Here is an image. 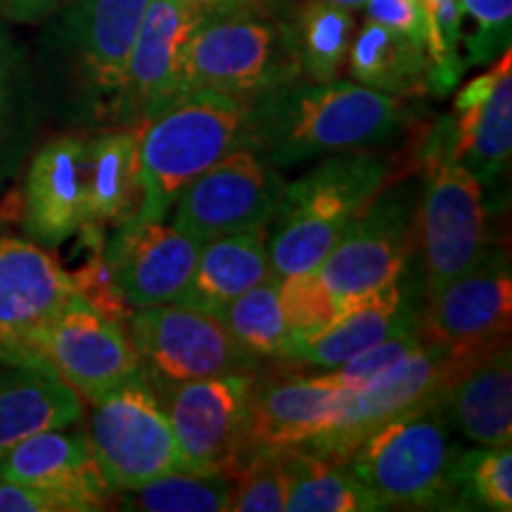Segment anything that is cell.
I'll use <instances>...</instances> for the list:
<instances>
[{"label":"cell","mask_w":512,"mask_h":512,"mask_svg":"<svg viewBox=\"0 0 512 512\" xmlns=\"http://www.w3.org/2000/svg\"><path fill=\"white\" fill-rule=\"evenodd\" d=\"M43 114L27 53L0 27V192L15 181L34 152Z\"/></svg>","instance_id":"29"},{"label":"cell","mask_w":512,"mask_h":512,"mask_svg":"<svg viewBox=\"0 0 512 512\" xmlns=\"http://www.w3.org/2000/svg\"><path fill=\"white\" fill-rule=\"evenodd\" d=\"M460 57L465 72L486 67L510 48L512 0H458Z\"/></svg>","instance_id":"36"},{"label":"cell","mask_w":512,"mask_h":512,"mask_svg":"<svg viewBox=\"0 0 512 512\" xmlns=\"http://www.w3.org/2000/svg\"><path fill=\"white\" fill-rule=\"evenodd\" d=\"M128 323L140 373L150 382L256 373L264 363L209 311L176 302L157 304L133 309Z\"/></svg>","instance_id":"9"},{"label":"cell","mask_w":512,"mask_h":512,"mask_svg":"<svg viewBox=\"0 0 512 512\" xmlns=\"http://www.w3.org/2000/svg\"><path fill=\"white\" fill-rule=\"evenodd\" d=\"M202 10L188 0H150L133 41L117 126H143L188 93L185 53Z\"/></svg>","instance_id":"16"},{"label":"cell","mask_w":512,"mask_h":512,"mask_svg":"<svg viewBox=\"0 0 512 512\" xmlns=\"http://www.w3.org/2000/svg\"><path fill=\"white\" fill-rule=\"evenodd\" d=\"M268 275H273L268 256V226L233 230L200 242L190 283L181 302L176 304L214 313Z\"/></svg>","instance_id":"26"},{"label":"cell","mask_w":512,"mask_h":512,"mask_svg":"<svg viewBox=\"0 0 512 512\" xmlns=\"http://www.w3.org/2000/svg\"><path fill=\"white\" fill-rule=\"evenodd\" d=\"M140 126L98 128L86 136L88 223L117 228L143 207L138 159Z\"/></svg>","instance_id":"27"},{"label":"cell","mask_w":512,"mask_h":512,"mask_svg":"<svg viewBox=\"0 0 512 512\" xmlns=\"http://www.w3.org/2000/svg\"><path fill=\"white\" fill-rule=\"evenodd\" d=\"M425 12V48L434 72V95H446L465 74L460 57V3L458 0H420Z\"/></svg>","instance_id":"39"},{"label":"cell","mask_w":512,"mask_h":512,"mask_svg":"<svg viewBox=\"0 0 512 512\" xmlns=\"http://www.w3.org/2000/svg\"><path fill=\"white\" fill-rule=\"evenodd\" d=\"M233 512H283L287 503V472L280 451H252L230 475Z\"/></svg>","instance_id":"37"},{"label":"cell","mask_w":512,"mask_h":512,"mask_svg":"<svg viewBox=\"0 0 512 512\" xmlns=\"http://www.w3.org/2000/svg\"><path fill=\"white\" fill-rule=\"evenodd\" d=\"M86 437L114 494L185 470L171 422L143 373L91 401Z\"/></svg>","instance_id":"8"},{"label":"cell","mask_w":512,"mask_h":512,"mask_svg":"<svg viewBox=\"0 0 512 512\" xmlns=\"http://www.w3.org/2000/svg\"><path fill=\"white\" fill-rule=\"evenodd\" d=\"M415 207L418 185L403 181L387 183L358 211L318 266L335 297H366L401 278L415 249Z\"/></svg>","instance_id":"12"},{"label":"cell","mask_w":512,"mask_h":512,"mask_svg":"<svg viewBox=\"0 0 512 512\" xmlns=\"http://www.w3.org/2000/svg\"><path fill=\"white\" fill-rule=\"evenodd\" d=\"M356 36L354 12L325 0H306L292 10V38L299 69L309 81H335L347 69Z\"/></svg>","instance_id":"31"},{"label":"cell","mask_w":512,"mask_h":512,"mask_svg":"<svg viewBox=\"0 0 512 512\" xmlns=\"http://www.w3.org/2000/svg\"><path fill=\"white\" fill-rule=\"evenodd\" d=\"M280 309L294 347L328 330L344 316L347 306L328 290L318 271H304L280 278Z\"/></svg>","instance_id":"35"},{"label":"cell","mask_w":512,"mask_h":512,"mask_svg":"<svg viewBox=\"0 0 512 512\" xmlns=\"http://www.w3.org/2000/svg\"><path fill=\"white\" fill-rule=\"evenodd\" d=\"M408 100L358 81L294 79L249 105V143L275 169L392 143L413 124Z\"/></svg>","instance_id":"2"},{"label":"cell","mask_w":512,"mask_h":512,"mask_svg":"<svg viewBox=\"0 0 512 512\" xmlns=\"http://www.w3.org/2000/svg\"><path fill=\"white\" fill-rule=\"evenodd\" d=\"M247 351L261 361H287L292 337L280 309V278L268 275L259 285L249 287L233 302L214 311Z\"/></svg>","instance_id":"32"},{"label":"cell","mask_w":512,"mask_h":512,"mask_svg":"<svg viewBox=\"0 0 512 512\" xmlns=\"http://www.w3.org/2000/svg\"><path fill=\"white\" fill-rule=\"evenodd\" d=\"M86 136V131L60 133L29 155L22 226L36 245L60 247L88 223Z\"/></svg>","instance_id":"18"},{"label":"cell","mask_w":512,"mask_h":512,"mask_svg":"<svg viewBox=\"0 0 512 512\" xmlns=\"http://www.w3.org/2000/svg\"><path fill=\"white\" fill-rule=\"evenodd\" d=\"M425 294L408 290V273L382 290L358 299H344V316L320 335L294 344L287 361L320 370H335L361 351L375 347L396 332L418 328L420 299Z\"/></svg>","instance_id":"23"},{"label":"cell","mask_w":512,"mask_h":512,"mask_svg":"<svg viewBox=\"0 0 512 512\" xmlns=\"http://www.w3.org/2000/svg\"><path fill=\"white\" fill-rule=\"evenodd\" d=\"M29 361L53 370L88 403L140 373L131 337L79 294L36 332Z\"/></svg>","instance_id":"13"},{"label":"cell","mask_w":512,"mask_h":512,"mask_svg":"<svg viewBox=\"0 0 512 512\" xmlns=\"http://www.w3.org/2000/svg\"><path fill=\"white\" fill-rule=\"evenodd\" d=\"M512 271L508 249L489 247L470 271L425 294L418 330L467 368L510 344Z\"/></svg>","instance_id":"11"},{"label":"cell","mask_w":512,"mask_h":512,"mask_svg":"<svg viewBox=\"0 0 512 512\" xmlns=\"http://www.w3.org/2000/svg\"><path fill=\"white\" fill-rule=\"evenodd\" d=\"M83 418L81 396L38 363L0 358V456L31 434L76 425Z\"/></svg>","instance_id":"24"},{"label":"cell","mask_w":512,"mask_h":512,"mask_svg":"<svg viewBox=\"0 0 512 512\" xmlns=\"http://www.w3.org/2000/svg\"><path fill=\"white\" fill-rule=\"evenodd\" d=\"M285 178L252 147H238L192 181L174 204V226L204 242L233 230L271 226Z\"/></svg>","instance_id":"14"},{"label":"cell","mask_w":512,"mask_h":512,"mask_svg":"<svg viewBox=\"0 0 512 512\" xmlns=\"http://www.w3.org/2000/svg\"><path fill=\"white\" fill-rule=\"evenodd\" d=\"M351 79L403 100L434 95V72L422 43L366 19L347 57Z\"/></svg>","instance_id":"28"},{"label":"cell","mask_w":512,"mask_h":512,"mask_svg":"<svg viewBox=\"0 0 512 512\" xmlns=\"http://www.w3.org/2000/svg\"><path fill=\"white\" fill-rule=\"evenodd\" d=\"M460 370L465 368L451 351L425 339L411 356L351 392L332 430L302 448L335 463H347L354 448L384 422L425 403L439 401L448 382Z\"/></svg>","instance_id":"15"},{"label":"cell","mask_w":512,"mask_h":512,"mask_svg":"<svg viewBox=\"0 0 512 512\" xmlns=\"http://www.w3.org/2000/svg\"><path fill=\"white\" fill-rule=\"evenodd\" d=\"M439 401L384 422L349 456V470L368 486L382 510H456L453 463L458 448L448 437Z\"/></svg>","instance_id":"6"},{"label":"cell","mask_w":512,"mask_h":512,"mask_svg":"<svg viewBox=\"0 0 512 512\" xmlns=\"http://www.w3.org/2000/svg\"><path fill=\"white\" fill-rule=\"evenodd\" d=\"M325 3H332V5H339V8H347V10H363V5L368 3V0H325Z\"/></svg>","instance_id":"45"},{"label":"cell","mask_w":512,"mask_h":512,"mask_svg":"<svg viewBox=\"0 0 512 512\" xmlns=\"http://www.w3.org/2000/svg\"><path fill=\"white\" fill-rule=\"evenodd\" d=\"M351 389L328 370L290 380H254L249 401V453L304 446L332 430Z\"/></svg>","instance_id":"22"},{"label":"cell","mask_w":512,"mask_h":512,"mask_svg":"<svg viewBox=\"0 0 512 512\" xmlns=\"http://www.w3.org/2000/svg\"><path fill=\"white\" fill-rule=\"evenodd\" d=\"M0 479L48 491L69 512L105 510L114 491L102 477L83 430L55 427L31 434L0 456Z\"/></svg>","instance_id":"21"},{"label":"cell","mask_w":512,"mask_h":512,"mask_svg":"<svg viewBox=\"0 0 512 512\" xmlns=\"http://www.w3.org/2000/svg\"><path fill=\"white\" fill-rule=\"evenodd\" d=\"M190 5H195L197 10L202 12H211V10H223V8H233V5H247V3H256V0H188Z\"/></svg>","instance_id":"44"},{"label":"cell","mask_w":512,"mask_h":512,"mask_svg":"<svg viewBox=\"0 0 512 512\" xmlns=\"http://www.w3.org/2000/svg\"><path fill=\"white\" fill-rule=\"evenodd\" d=\"M422 342H425V339H422L418 328L401 330L396 332V335L377 342L375 347L349 358L347 363H342V366H337L335 370H328V373L335 377L339 384H344L351 392H356L363 384L375 380V377L387 373L389 368H394L396 363H401L403 358L411 356L415 349L422 347Z\"/></svg>","instance_id":"40"},{"label":"cell","mask_w":512,"mask_h":512,"mask_svg":"<svg viewBox=\"0 0 512 512\" xmlns=\"http://www.w3.org/2000/svg\"><path fill=\"white\" fill-rule=\"evenodd\" d=\"M446 420L477 446L512 444V354L503 344L467 366L441 394Z\"/></svg>","instance_id":"25"},{"label":"cell","mask_w":512,"mask_h":512,"mask_svg":"<svg viewBox=\"0 0 512 512\" xmlns=\"http://www.w3.org/2000/svg\"><path fill=\"white\" fill-rule=\"evenodd\" d=\"M252 100L192 91L140 126L143 207L133 221H164L181 192L223 157L249 143Z\"/></svg>","instance_id":"4"},{"label":"cell","mask_w":512,"mask_h":512,"mask_svg":"<svg viewBox=\"0 0 512 512\" xmlns=\"http://www.w3.org/2000/svg\"><path fill=\"white\" fill-rule=\"evenodd\" d=\"M425 181L415 207V245L422 256V292L430 294L470 271L489 252L484 185L451 155L444 119L422 140Z\"/></svg>","instance_id":"7"},{"label":"cell","mask_w":512,"mask_h":512,"mask_svg":"<svg viewBox=\"0 0 512 512\" xmlns=\"http://www.w3.org/2000/svg\"><path fill=\"white\" fill-rule=\"evenodd\" d=\"M72 297V275L55 256L31 240L0 238V358L31 363V339Z\"/></svg>","instance_id":"17"},{"label":"cell","mask_w":512,"mask_h":512,"mask_svg":"<svg viewBox=\"0 0 512 512\" xmlns=\"http://www.w3.org/2000/svg\"><path fill=\"white\" fill-rule=\"evenodd\" d=\"M389 178L392 159L370 147L328 155L302 178L287 183L268 233L275 278L318 271L354 216Z\"/></svg>","instance_id":"3"},{"label":"cell","mask_w":512,"mask_h":512,"mask_svg":"<svg viewBox=\"0 0 512 512\" xmlns=\"http://www.w3.org/2000/svg\"><path fill=\"white\" fill-rule=\"evenodd\" d=\"M256 373L190 382H150L174 430L188 472H223L249 456L247 425Z\"/></svg>","instance_id":"10"},{"label":"cell","mask_w":512,"mask_h":512,"mask_svg":"<svg viewBox=\"0 0 512 512\" xmlns=\"http://www.w3.org/2000/svg\"><path fill=\"white\" fill-rule=\"evenodd\" d=\"M233 482L223 472L178 470L121 491V508L138 512H226Z\"/></svg>","instance_id":"33"},{"label":"cell","mask_w":512,"mask_h":512,"mask_svg":"<svg viewBox=\"0 0 512 512\" xmlns=\"http://www.w3.org/2000/svg\"><path fill=\"white\" fill-rule=\"evenodd\" d=\"M363 10L370 22L425 46V12H422L420 0H368Z\"/></svg>","instance_id":"41"},{"label":"cell","mask_w":512,"mask_h":512,"mask_svg":"<svg viewBox=\"0 0 512 512\" xmlns=\"http://www.w3.org/2000/svg\"><path fill=\"white\" fill-rule=\"evenodd\" d=\"M287 472V503L290 512H375L382 510L368 486L349 470L302 446L280 448Z\"/></svg>","instance_id":"30"},{"label":"cell","mask_w":512,"mask_h":512,"mask_svg":"<svg viewBox=\"0 0 512 512\" xmlns=\"http://www.w3.org/2000/svg\"><path fill=\"white\" fill-rule=\"evenodd\" d=\"M81 245L86 247V261L72 271L76 294L81 299H86L95 311H100L102 316H107L114 323H124L131 318L133 306L128 304L124 292L119 290L117 280L110 271V264L105 259V226L98 223H86L81 230Z\"/></svg>","instance_id":"38"},{"label":"cell","mask_w":512,"mask_h":512,"mask_svg":"<svg viewBox=\"0 0 512 512\" xmlns=\"http://www.w3.org/2000/svg\"><path fill=\"white\" fill-rule=\"evenodd\" d=\"M200 242L174 223L128 221L105 240V259L133 309L181 302Z\"/></svg>","instance_id":"19"},{"label":"cell","mask_w":512,"mask_h":512,"mask_svg":"<svg viewBox=\"0 0 512 512\" xmlns=\"http://www.w3.org/2000/svg\"><path fill=\"white\" fill-rule=\"evenodd\" d=\"M0 512H69L60 498L29 484L0 479Z\"/></svg>","instance_id":"42"},{"label":"cell","mask_w":512,"mask_h":512,"mask_svg":"<svg viewBox=\"0 0 512 512\" xmlns=\"http://www.w3.org/2000/svg\"><path fill=\"white\" fill-rule=\"evenodd\" d=\"M72 0H0V19L15 24L43 22Z\"/></svg>","instance_id":"43"},{"label":"cell","mask_w":512,"mask_h":512,"mask_svg":"<svg viewBox=\"0 0 512 512\" xmlns=\"http://www.w3.org/2000/svg\"><path fill=\"white\" fill-rule=\"evenodd\" d=\"M304 79L292 38V12L278 0L204 12L185 53V86L242 100Z\"/></svg>","instance_id":"5"},{"label":"cell","mask_w":512,"mask_h":512,"mask_svg":"<svg viewBox=\"0 0 512 512\" xmlns=\"http://www.w3.org/2000/svg\"><path fill=\"white\" fill-rule=\"evenodd\" d=\"M456 510H512V448L477 446L458 451L453 463Z\"/></svg>","instance_id":"34"},{"label":"cell","mask_w":512,"mask_h":512,"mask_svg":"<svg viewBox=\"0 0 512 512\" xmlns=\"http://www.w3.org/2000/svg\"><path fill=\"white\" fill-rule=\"evenodd\" d=\"M150 0H72L38 43L43 112L74 128L117 126L128 60Z\"/></svg>","instance_id":"1"},{"label":"cell","mask_w":512,"mask_h":512,"mask_svg":"<svg viewBox=\"0 0 512 512\" xmlns=\"http://www.w3.org/2000/svg\"><path fill=\"white\" fill-rule=\"evenodd\" d=\"M448 147L484 188H498L512 155V55L510 48L477 79L465 83L444 117Z\"/></svg>","instance_id":"20"}]
</instances>
